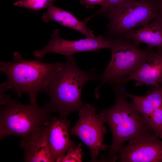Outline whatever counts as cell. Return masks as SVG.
Masks as SVG:
<instances>
[{
    "label": "cell",
    "mask_w": 162,
    "mask_h": 162,
    "mask_svg": "<svg viewBox=\"0 0 162 162\" xmlns=\"http://www.w3.org/2000/svg\"><path fill=\"white\" fill-rule=\"evenodd\" d=\"M63 64L43 62L38 59L26 60L15 52L12 62H0V70L7 78L0 85V94L11 89L20 97L23 93H27L30 103L37 104L38 93H45L53 76Z\"/></svg>",
    "instance_id": "cell-1"
},
{
    "label": "cell",
    "mask_w": 162,
    "mask_h": 162,
    "mask_svg": "<svg viewBox=\"0 0 162 162\" xmlns=\"http://www.w3.org/2000/svg\"><path fill=\"white\" fill-rule=\"evenodd\" d=\"M66 60L54 74L45 93L50 97L47 103L53 112L60 118L67 119L70 113L78 112L85 104L81 99L82 87L88 82L98 79L95 68L81 70L72 56Z\"/></svg>",
    "instance_id": "cell-2"
},
{
    "label": "cell",
    "mask_w": 162,
    "mask_h": 162,
    "mask_svg": "<svg viewBox=\"0 0 162 162\" xmlns=\"http://www.w3.org/2000/svg\"><path fill=\"white\" fill-rule=\"evenodd\" d=\"M113 89L116 96L113 106L104 109L97 108L112 133V143L108 148L109 152L102 158V161L107 158L108 162L117 160L118 151L126 141L154 132L133 103L127 100L123 90Z\"/></svg>",
    "instance_id": "cell-3"
},
{
    "label": "cell",
    "mask_w": 162,
    "mask_h": 162,
    "mask_svg": "<svg viewBox=\"0 0 162 162\" xmlns=\"http://www.w3.org/2000/svg\"><path fill=\"white\" fill-rule=\"evenodd\" d=\"M0 138L10 135L28 138L45 130L51 122L53 112L47 103L39 106L13 100L0 94Z\"/></svg>",
    "instance_id": "cell-4"
},
{
    "label": "cell",
    "mask_w": 162,
    "mask_h": 162,
    "mask_svg": "<svg viewBox=\"0 0 162 162\" xmlns=\"http://www.w3.org/2000/svg\"><path fill=\"white\" fill-rule=\"evenodd\" d=\"M110 49L111 52L110 61L104 70L98 75L101 82L94 90L95 97H99L100 88L108 83L111 85L123 77L133 73L141 64L152 49L140 48L133 41L124 37L110 36Z\"/></svg>",
    "instance_id": "cell-5"
},
{
    "label": "cell",
    "mask_w": 162,
    "mask_h": 162,
    "mask_svg": "<svg viewBox=\"0 0 162 162\" xmlns=\"http://www.w3.org/2000/svg\"><path fill=\"white\" fill-rule=\"evenodd\" d=\"M103 16L109 20V35L123 37L134 28L151 23L159 13L156 0H134L113 8Z\"/></svg>",
    "instance_id": "cell-6"
},
{
    "label": "cell",
    "mask_w": 162,
    "mask_h": 162,
    "mask_svg": "<svg viewBox=\"0 0 162 162\" xmlns=\"http://www.w3.org/2000/svg\"><path fill=\"white\" fill-rule=\"evenodd\" d=\"M97 110L94 105L85 103L78 112V122L70 130L71 134L77 136L89 148L93 161L97 160L100 151L108 149L109 146L104 143L107 131L104 121L96 113Z\"/></svg>",
    "instance_id": "cell-7"
},
{
    "label": "cell",
    "mask_w": 162,
    "mask_h": 162,
    "mask_svg": "<svg viewBox=\"0 0 162 162\" xmlns=\"http://www.w3.org/2000/svg\"><path fill=\"white\" fill-rule=\"evenodd\" d=\"M110 46L109 38L103 35L70 40L61 38L59 30L56 28L51 34L48 43L42 49L35 51L34 55L38 59L42 58L48 53L60 54L66 57L72 56L78 52L109 48Z\"/></svg>",
    "instance_id": "cell-8"
},
{
    "label": "cell",
    "mask_w": 162,
    "mask_h": 162,
    "mask_svg": "<svg viewBox=\"0 0 162 162\" xmlns=\"http://www.w3.org/2000/svg\"><path fill=\"white\" fill-rule=\"evenodd\" d=\"M154 132L131 140L119 150L117 160L122 162H162V140Z\"/></svg>",
    "instance_id": "cell-9"
},
{
    "label": "cell",
    "mask_w": 162,
    "mask_h": 162,
    "mask_svg": "<svg viewBox=\"0 0 162 162\" xmlns=\"http://www.w3.org/2000/svg\"><path fill=\"white\" fill-rule=\"evenodd\" d=\"M133 80L136 81V86L162 84V49L156 52L151 49L133 73L113 85L124 89L127 82Z\"/></svg>",
    "instance_id": "cell-10"
},
{
    "label": "cell",
    "mask_w": 162,
    "mask_h": 162,
    "mask_svg": "<svg viewBox=\"0 0 162 162\" xmlns=\"http://www.w3.org/2000/svg\"><path fill=\"white\" fill-rule=\"evenodd\" d=\"M70 121L54 116L47 128V137L52 158L54 162L71 147L78 144L71 140L69 134Z\"/></svg>",
    "instance_id": "cell-11"
},
{
    "label": "cell",
    "mask_w": 162,
    "mask_h": 162,
    "mask_svg": "<svg viewBox=\"0 0 162 162\" xmlns=\"http://www.w3.org/2000/svg\"><path fill=\"white\" fill-rule=\"evenodd\" d=\"M47 128L32 136L21 138L19 144L24 151L25 161L54 162L48 143Z\"/></svg>",
    "instance_id": "cell-12"
},
{
    "label": "cell",
    "mask_w": 162,
    "mask_h": 162,
    "mask_svg": "<svg viewBox=\"0 0 162 162\" xmlns=\"http://www.w3.org/2000/svg\"><path fill=\"white\" fill-rule=\"evenodd\" d=\"M46 8L47 11L42 16L44 21L48 22L53 20L64 26L79 31L86 37H95L93 32L86 26L88 21L87 18L81 21L71 13L54 5L53 4Z\"/></svg>",
    "instance_id": "cell-13"
},
{
    "label": "cell",
    "mask_w": 162,
    "mask_h": 162,
    "mask_svg": "<svg viewBox=\"0 0 162 162\" xmlns=\"http://www.w3.org/2000/svg\"><path fill=\"white\" fill-rule=\"evenodd\" d=\"M138 45L146 44L148 47L162 49V19L159 16L140 28L129 32L123 37Z\"/></svg>",
    "instance_id": "cell-14"
},
{
    "label": "cell",
    "mask_w": 162,
    "mask_h": 162,
    "mask_svg": "<svg viewBox=\"0 0 162 162\" xmlns=\"http://www.w3.org/2000/svg\"><path fill=\"white\" fill-rule=\"evenodd\" d=\"M151 87V88L144 96L135 95L123 91L124 95L133 100L146 121L153 111L162 105V84H158Z\"/></svg>",
    "instance_id": "cell-15"
},
{
    "label": "cell",
    "mask_w": 162,
    "mask_h": 162,
    "mask_svg": "<svg viewBox=\"0 0 162 162\" xmlns=\"http://www.w3.org/2000/svg\"><path fill=\"white\" fill-rule=\"evenodd\" d=\"M56 0H20L13 5L37 11L47 8Z\"/></svg>",
    "instance_id": "cell-16"
},
{
    "label": "cell",
    "mask_w": 162,
    "mask_h": 162,
    "mask_svg": "<svg viewBox=\"0 0 162 162\" xmlns=\"http://www.w3.org/2000/svg\"><path fill=\"white\" fill-rule=\"evenodd\" d=\"M81 145L80 143L77 145L71 147L64 154L58 158L56 162H82Z\"/></svg>",
    "instance_id": "cell-17"
},
{
    "label": "cell",
    "mask_w": 162,
    "mask_h": 162,
    "mask_svg": "<svg viewBox=\"0 0 162 162\" xmlns=\"http://www.w3.org/2000/svg\"><path fill=\"white\" fill-rule=\"evenodd\" d=\"M147 121L154 132L162 126V105L153 111Z\"/></svg>",
    "instance_id": "cell-18"
},
{
    "label": "cell",
    "mask_w": 162,
    "mask_h": 162,
    "mask_svg": "<svg viewBox=\"0 0 162 162\" xmlns=\"http://www.w3.org/2000/svg\"><path fill=\"white\" fill-rule=\"evenodd\" d=\"M134 0H105L99 10L91 15L92 17L97 14L103 15L106 12L113 8L126 2Z\"/></svg>",
    "instance_id": "cell-19"
},
{
    "label": "cell",
    "mask_w": 162,
    "mask_h": 162,
    "mask_svg": "<svg viewBox=\"0 0 162 162\" xmlns=\"http://www.w3.org/2000/svg\"><path fill=\"white\" fill-rule=\"evenodd\" d=\"M105 0H80L81 4L87 8H93L95 5L102 6Z\"/></svg>",
    "instance_id": "cell-20"
},
{
    "label": "cell",
    "mask_w": 162,
    "mask_h": 162,
    "mask_svg": "<svg viewBox=\"0 0 162 162\" xmlns=\"http://www.w3.org/2000/svg\"><path fill=\"white\" fill-rule=\"evenodd\" d=\"M159 16L162 19V0H156Z\"/></svg>",
    "instance_id": "cell-21"
},
{
    "label": "cell",
    "mask_w": 162,
    "mask_h": 162,
    "mask_svg": "<svg viewBox=\"0 0 162 162\" xmlns=\"http://www.w3.org/2000/svg\"><path fill=\"white\" fill-rule=\"evenodd\" d=\"M154 132L159 138L162 140V126L155 130Z\"/></svg>",
    "instance_id": "cell-22"
}]
</instances>
